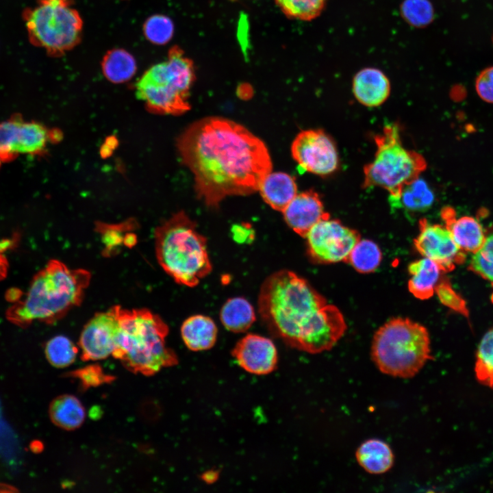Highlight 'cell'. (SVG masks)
<instances>
[{
  "label": "cell",
  "mask_w": 493,
  "mask_h": 493,
  "mask_svg": "<svg viewBox=\"0 0 493 493\" xmlns=\"http://www.w3.org/2000/svg\"><path fill=\"white\" fill-rule=\"evenodd\" d=\"M177 147L192 172L199 198L218 207L228 196L248 195L271 172L265 144L242 125L222 117L193 123L179 136Z\"/></svg>",
  "instance_id": "obj_1"
},
{
  "label": "cell",
  "mask_w": 493,
  "mask_h": 493,
  "mask_svg": "<svg viewBox=\"0 0 493 493\" xmlns=\"http://www.w3.org/2000/svg\"><path fill=\"white\" fill-rule=\"evenodd\" d=\"M257 305L260 318L273 336L311 354L331 349L346 330L340 309L288 270L277 271L264 281Z\"/></svg>",
  "instance_id": "obj_2"
},
{
  "label": "cell",
  "mask_w": 493,
  "mask_h": 493,
  "mask_svg": "<svg viewBox=\"0 0 493 493\" xmlns=\"http://www.w3.org/2000/svg\"><path fill=\"white\" fill-rule=\"evenodd\" d=\"M91 280L84 268H70L51 260L34 277L23 299L7 312L8 318L19 326L38 320L53 323L80 305Z\"/></svg>",
  "instance_id": "obj_3"
},
{
  "label": "cell",
  "mask_w": 493,
  "mask_h": 493,
  "mask_svg": "<svg viewBox=\"0 0 493 493\" xmlns=\"http://www.w3.org/2000/svg\"><path fill=\"white\" fill-rule=\"evenodd\" d=\"M120 329L112 355L133 372L149 375L177 363L166 344L168 327L146 308L125 309L118 305Z\"/></svg>",
  "instance_id": "obj_4"
},
{
  "label": "cell",
  "mask_w": 493,
  "mask_h": 493,
  "mask_svg": "<svg viewBox=\"0 0 493 493\" xmlns=\"http://www.w3.org/2000/svg\"><path fill=\"white\" fill-rule=\"evenodd\" d=\"M154 240L159 264L177 283L194 287L212 271L207 239L185 212L180 211L158 225Z\"/></svg>",
  "instance_id": "obj_5"
},
{
  "label": "cell",
  "mask_w": 493,
  "mask_h": 493,
  "mask_svg": "<svg viewBox=\"0 0 493 493\" xmlns=\"http://www.w3.org/2000/svg\"><path fill=\"white\" fill-rule=\"evenodd\" d=\"M429 332L406 318H394L375 333L371 344L374 364L383 374L412 378L432 359Z\"/></svg>",
  "instance_id": "obj_6"
},
{
  "label": "cell",
  "mask_w": 493,
  "mask_h": 493,
  "mask_svg": "<svg viewBox=\"0 0 493 493\" xmlns=\"http://www.w3.org/2000/svg\"><path fill=\"white\" fill-rule=\"evenodd\" d=\"M194 80L192 60L173 46L166 61L150 67L138 80L136 94L153 114L180 115L190 109L188 98Z\"/></svg>",
  "instance_id": "obj_7"
},
{
  "label": "cell",
  "mask_w": 493,
  "mask_h": 493,
  "mask_svg": "<svg viewBox=\"0 0 493 493\" xmlns=\"http://www.w3.org/2000/svg\"><path fill=\"white\" fill-rule=\"evenodd\" d=\"M377 150L374 160L364 168L363 187H379L390 193V202L396 201L403 188L418 179L426 169L423 156L403 146L399 127L385 125L375 136Z\"/></svg>",
  "instance_id": "obj_8"
},
{
  "label": "cell",
  "mask_w": 493,
  "mask_h": 493,
  "mask_svg": "<svg viewBox=\"0 0 493 493\" xmlns=\"http://www.w3.org/2000/svg\"><path fill=\"white\" fill-rule=\"evenodd\" d=\"M74 0H38L23 18L29 42L49 56L60 57L81 40L83 20Z\"/></svg>",
  "instance_id": "obj_9"
},
{
  "label": "cell",
  "mask_w": 493,
  "mask_h": 493,
  "mask_svg": "<svg viewBox=\"0 0 493 493\" xmlns=\"http://www.w3.org/2000/svg\"><path fill=\"white\" fill-rule=\"evenodd\" d=\"M61 138L59 130L36 121L12 118L0 123V156L3 162L20 155L42 154Z\"/></svg>",
  "instance_id": "obj_10"
},
{
  "label": "cell",
  "mask_w": 493,
  "mask_h": 493,
  "mask_svg": "<svg viewBox=\"0 0 493 493\" xmlns=\"http://www.w3.org/2000/svg\"><path fill=\"white\" fill-rule=\"evenodd\" d=\"M307 252L316 262H346L355 244L361 239L355 229L329 217L317 223L305 236Z\"/></svg>",
  "instance_id": "obj_11"
},
{
  "label": "cell",
  "mask_w": 493,
  "mask_h": 493,
  "mask_svg": "<svg viewBox=\"0 0 493 493\" xmlns=\"http://www.w3.org/2000/svg\"><path fill=\"white\" fill-rule=\"evenodd\" d=\"M291 153L302 169L316 175H331L338 168L336 146L320 129H308L298 134L291 145Z\"/></svg>",
  "instance_id": "obj_12"
},
{
  "label": "cell",
  "mask_w": 493,
  "mask_h": 493,
  "mask_svg": "<svg viewBox=\"0 0 493 493\" xmlns=\"http://www.w3.org/2000/svg\"><path fill=\"white\" fill-rule=\"evenodd\" d=\"M118 305L99 312L84 327L79 346L84 360H100L112 355L120 329Z\"/></svg>",
  "instance_id": "obj_13"
},
{
  "label": "cell",
  "mask_w": 493,
  "mask_h": 493,
  "mask_svg": "<svg viewBox=\"0 0 493 493\" xmlns=\"http://www.w3.org/2000/svg\"><path fill=\"white\" fill-rule=\"evenodd\" d=\"M418 225L419 233L414 243L420 254L435 262L442 272H450L464 263L466 253L445 225L432 224L425 218L420 219Z\"/></svg>",
  "instance_id": "obj_14"
},
{
  "label": "cell",
  "mask_w": 493,
  "mask_h": 493,
  "mask_svg": "<svg viewBox=\"0 0 493 493\" xmlns=\"http://www.w3.org/2000/svg\"><path fill=\"white\" fill-rule=\"evenodd\" d=\"M231 354L242 369L253 375H268L277 366L278 353L275 344L260 335L249 333L242 338Z\"/></svg>",
  "instance_id": "obj_15"
},
{
  "label": "cell",
  "mask_w": 493,
  "mask_h": 493,
  "mask_svg": "<svg viewBox=\"0 0 493 493\" xmlns=\"http://www.w3.org/2000/svg\"><path fill=\"white\" fill-rule=\"evenodd\" d=\"M282 213L287 225L303 238L317 223L329 217L318 194L313 190L297 194Z\"/></svg>",
  "instance_id": "obj_16"
},
{
  "label": "cell",
  "mask_w": 493,
  "mask_h": 493,
  "mask_svg": "<svg viewBox=\"0 0 493 493\" xmlns=\"http://www.w3.org/2000/svg\"><path fill=\"white\" fill-rule=\"evenodd\" d=\"M441 215L454 241L464 253H474L481 247L486 236L476 218L468 216L456 218L451 207H444Z\"/></svg>",
  "instance_id": "obj_17"
},
{
  "label": "cell",
  "mask_w": 493,
  "mask_h": 493,
  "mask_svg": "<svg viewBox=\"0 0 493 493\" xmlns=\"http://www.w3.org/2000/svg\"><path fill=\"white\" fill-rule=\"evenodd\" d=\"M353 92L361 104L367 107H377L388 98L390 83L387 76L379 69L365 68L355 75Z\"/></svg>",
  "instance_id": "obj_18"
},
{
  "label": "cell",
  "mask_w": 493,
  "mask_h": 493,
  "mask_svg": "<svg viewBox=\"0 0 493 493\" xmlns=\"http://www.w3.org/2000/svg\"><path fill=\"white\" fill-rule=\"evenodd\" d=\"M408 272L410 275L408 289L413 296L426 300L434 294L442 272L435 262L423 257L410 263Z\"/></svg>",
  "instance_id": "obj_19"
},
{
  "label": "cell",
  "mask_w": 493,
  "mask_h": 493,
  "mask_svg": "<svg viewBox=\"0 0 493 493\" xmlns=\"http://www.w3.org/2000/svg\"><path fill=\"white\" fill-rule=\"evenodd\" d=\"M259 191L268 205L282 212L297 194V186L291 175L270 172L262 181Z\"/></svg>",
  "instance_id": "obj_20"
},
{
  "label": "cell",
  "mask_w": 493,
  "mask_h": 493,
  "mask_svg": "<svg viewBox=\"0 0 493 493\" xmlns=\"http://www.w3.org/2000/svg\"><path fill=\"white\" fill-rule=\"evenodd\" d=\"M217 333L214 320L201 314L190 316L181 327V338L187 348L193 351L211 349L216 343Z\"/></svg>",
  "instance_id": "obj_21"
},
{
  "label": "cell",
  "mask_w": 493,
  "mask_h": 493,
  "mask_svg": "<svg viewBox=\"0 0 493 493\" xmlns=\"http://www.w3.org/2000/svg\"><path fill=\"white\" fill-rule=\"evenodd\" d=\"M355 457L359 466L367 472L380 475L388 471L394 464L390 446L379 439H369L357 449Z\"/></svg>",
  "instance_id": "obj_22"
},
{
  "label": "cell",
  "mask_w": 493,
  "mask_h": 493,
  "mask_svg": "<svg viewBox=\"0 0 493 493\" xmlns=\"http://www.w3.org/2000/svg\"><path fill=\"white\" fill-rule=\"evenodd\" d=\"M49 414L55 425L69 431L81 427L86 418L82 403L76 396L71 394L56 397L49 405Z\"/></svg>",
  "instance_id": "obj_23"
},
{
  "label": "cell",
  "mask_w": 493,
  "mask_h": 493,
  "mask_svg": "<svg viewBox=\"0 0 493 493\" xmlns=\"http://www.w3.org/2000/svg\"><path fill=\"white\" fill-rule=\"evenodd\" d=\"M223 326L234 333L244 332L255 320V314L251 304L243 297L228 299L220 312Z\"/></svg>",
  "instance_id": "obj_24"
},
{
  "label": "cell",
  "mask_w": 493,
  "mask_h": 493,
  "mask_svg": "<svg viewBox=\"0 0 493 493\" xmlns=\"http://www.w3.org/2000/svg\"><path fill=\"white\" fill-rule=\"evenodd\" d=\"M101 65L105 77L114 84L129 81L137 70L134 56L127 51L120 48L108 51L103 57Z\"/></svg>",
  "instance_id": "obj_25"
},
{
  "label": "cell",
  "mask_w": 493,
  "mask_h": 493,
  "mask_svg": "<svg viewBox=\"0 0 493 493\" xmlns=\"http://www.w3.org/2000/svg\"><path fill=\"white\" fill-rule=\"evenodd\" d=\"M434 199L433 192L426 181L418 177L405 186L399 198L391 203L409 212H423L431 207Z\"/></svg>",
  "instance_id": "obj_26"
},
{
  "label": "cell",
  "mask_w": 493,
  "mask_h": 493,
  "mask_svg": "<svg viewBox=\"0 0 493 493\" xmlns=\"http://www.w3.org/2000/svg\"><path fill=\"white\" fill-rule=\"evenodd\" d=\"M382 253L372 240L360 239L353 246L346 260L357 272L370 273L379 266Z\"/></svg>",
  "instance_id": "obj_27"
},
{
  "label": "cell",
  "mask_w": 493,
  "mask_h": 493,
  "mask_svg": "<svg viewBox=\"0 0 493 493\" xmlns=\"http://www.w3.org/2000/svg\"><path fill=\"white\" fill-rule=\"evenodd\" d=\"M475 372L480 383L493 389V329L484 334L479 344Z\"/></svg>",
  "instance_id": "obj_28"
},
{
  "label": "cell",
  "mask_w": 493,
  "mask_h": 493,
  "mask_svg": "<svg viewBox=\"0 0 493 493\" xmlns=\"http://www.w3.org/2000/svg\"><path fill=\"white\" fill-rule=\"evenodd\" d=\"M78 348L67 337L54 336L45 344V354L48 362L54 367L64 368L73 364L77 355Z\"/></svg>",
  "instance_id": "obj_29"
},
{
  "label": "cell",
  "mask_w": 493,
  "mask_h": 493,
  "mask_svg": "<svg viewBox=\"0 0 493 493\" xmlns=\"http://www.w3.org/2000/svg\"><path fill=\"white\" fill-rule=\"evenodd\" d=\"M327 0H275L282 12L290 18L311 21L318 17Z\"/></svg>",
  "instance_id": "obj_30"
},
{
  "label": "cell",
  "mask_w": 493,
  "mask_h": 493,
  "mask_svg": "<svg viewBox=\"0 0 493 493\" xmlns=\"http://www.w3.org/2000/svg\"><path fill=\"white\" fill-rule=\"evenodd\" d=\"M469 268L488 281L493 290V232L486 236L481 247L472 253ZM491 298L493 302V292Z\"/></svg>",
  "instance_id": "obj_31"
},
{
  "label": "cell",
  "mask_w": 493,
  "mask_h": 493,
  "mask_svg": "<svg viewBox=\"0 0 493 493\" xmlns=\"http://www.w3.org/2000/svg\"><path fill=\"white\" fill-rule=\"evenodd\" d=\"M142 31L145 38L155 45H165L172 38L174 25L167 16L155 14L144 21Z\"/></svg>",
  "instance_id": "obj_32"
},
{
  "label": "cell",
  "mask_w": 493,
  "mask_h": 493,
  "mask_svg": "<svg viewBox=\"0 0 493 493\" xmlns=\"http://www.w3.org/2000/svg\"><path fill=\"white\" fill-rule=\"evenodd\" d=\"M401 12L407 23L417 27L428 25L434 16L433 6L428 0H405Z\"/></svg>",
  "instance_id": "obj_33"
},
{
  "label": "cell",
  "mask_w": 493,
  "mask_h": 493,
  "mask_svg": "<svg viewBox=\"0 0 493 493\" xmlns=\"http://www.w3.org/2000/svg\"><path fill=\"white\" fill-rule=\"evenodd\" d=\"M132 220H127L121 224L108 225L99 223L97 225V231L102 236V240L105 245V251L113 252L115 249L123 243L125 245L126 236L124 231L131 229L134 226Z\"/></svg>",
  "instance_id": "obj_34"
},
{
  "label": "cell",
  "mask_w": 493,
  "mask_h": 493,
  "mask_svg": "<svg viewBox=\"0 0 493 493\" xmlns=\"http://www.w3.org/2000/svg\"><path fill=\"white\" fill-rule=\"evenodd\" d=\"M435 292L441 302L452 309L468 316V310L462 298L451 288L448 281L439 282Z\"/></svg>",
  "instance_id": "obj_35"
},
{
  "label": "cell",
  "mask_w": 493,
  "mask_h": 493,
  "mask_svg": "<svg viewBox=\"0 0 493 493\" xmlns=\"http://www.w3.org/2000/svg\"><path fill=\"white\" fill-rule=\"evenodd\" d=\"M475 88L483 100L493 103V66L480 73L475 81Z\"/></svg>",
  "instance_id": "obj_36"
},
{
  "label": "cell",
  "mask_w": 493,
  "mask_h": 493,
  "mask_svg": "<svg viewBox=\"0 0 493 493\" xmlns=\"http://www.w3.org/2000/svg\"><path fill=\"white\" fill-rule=\"evenodd\" d=\"M233 239L240 243L252 241L254 232L252 228L246 224L236 225L231 229Z\"/></svg>",
  "instance_id": "obj_37"
},
{
  "label": "cell",
  "mask_w": 493,
  "mask_h": 493,
  "mask_svg": "<svg viewBox=\"0 0 493 493\" xmlns=\"http://www.w3.org/2000/svg\"><path fill=\"white\" fill-rule=\"evenodd\" d=\"M218 478V473L216 471L210 470L205 472L202 476V479L207 483L215 482Z\"/></svg>",
  "instance_id": "obj_38"
},
{
  "label": "cell",
  "mask_w": 493,
  "mask_h": 493,
  "mask_svg": "<svg viewBox=\"0 0 493 493\" xmlns=\"http://www.w3.org/2000/svg\"><path fill=\"white\" fill-rule=\"evenodd\" d=\"M7 270V262L5 258L0 252V279L4 277Z\"/></svg>",
  "instance_id": "obj_39"
},
{
  "label": "cell",
  "mask_w": 493,
  "mask_h": 493,
  "mask_svg": "<svg viewBox=\"0 0 493 493\" xmlns=\"http://www.w3.org/2000/svg\"><path fill=\"white\" fill-rule=\"evenodd\" d=\"M2 162H3V160H2V159H1V156H0V165H1V163Z\"/></svg>",
  "instance_id": "obj_40"
}]
</instances>
